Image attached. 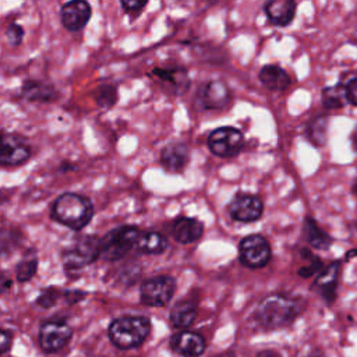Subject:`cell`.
I'll list each match as a JSON object with an SVG mask.
<instances>
[{"label": "cell", "instance_id": "obj_2", "mask_svg": "<svg viewBox=\"0 0 357 357\" xmlns=\"http://www.w3.org/2000/svg\"><path fill=\"white\" fill-rule=\"evenodd\" d=\"M93 218V205L89 198L77 192H64L52 206V219L71 229L82 230Z\"/></svg>", "mask_w": 357, "mask_h": 357}, {"label": "cell", "instance_id": "obj_18", "mask_svg": "<svg viewBox=\"0 0 357 357\" xmlns=\"http://www.w3.org/2000/svg\"><path fill=\"white\" fill-rule=\"evenodd\" d=\"M296 7L293 0H271L264 4V13L271 24L287 26L296 17Z\"/></svg>", "mask_w": 357, "mask_h": 357}, {"label": "cell", "instance_id": "obj_35", "mask_svg": "<svg viewBox=\"0 0 357 357\" xmlns=\"http://www.w3.org/2000/svg\"><path fill=\"white\" fill-rule=\"evenodd\" d=\"M11 346V335L0 328V353H6Z\"/></svg>", "mask_w": 357, "mask_h": 357}, {"label": "cell", "instance_id": "obj_34", "mask_svg": "<svg viewBox=\"0 0 357 357\" xmlns=\"http://www.w3.org/2000/svg\"><path fill=\"white\" fill-rule=\"evenodd\" d=\"M11 286H13V280L10 275L6 271L0 269V296L6 294L11 289Z\"/></svg>", "mask_w": 357, "mask_h": 357}, {"label": "cell", "instance_id": "obj_38", "mask_svg": "<svg viewBox=\"0 0 357 357\" xmlns=\"http://www.w3.org/2000/svg\"><path fill=\"white\" fill-rule=\"evenodd\" d=\"M351 141H353V146H354V149L357 151V127L354 128V131H353V134H351Z\"/></svg>", "mask_w": 357, "mask_h": 357}, {"label": "cell", "instance_id": "obj_30", "mask_svg": "<svg viewBox=\"0 0 357 357\" xmlns=\"http://www.w3.org/2000/svg\"><path fill=\"white\" fill-rule=\"evenodd\" d=\"M61 296V291L59 289H45L36 298V304L40 308H50L57 303V298Z\"/></svg>", "mask_w": 357, "mask_h": 357}, {"label": "cell", "instance_id": "obj_4", "mask_svg": "<svg viewBox=\"0 0 357 357\" xmlns=\"http://www.w3.org/2000/svg\"><path fill=\"white\" fill-rule=\"evenodd\" d=\"M139 229L135 226H117L109 230L98 241L99 258L113 262L126 257L135 245L139 236Z\"/></svg>", "mask_w": 357, "mask_h": 357}, {"label": "cell", "instance_id": "obj_9", "mask_svg": "<svg viewBox=\"0 0 357 357\" xmlns=\"http://www.w3.org/2000/svg\"><path fill=\"white\" fill-rule=\"evenodd\" d=\"M73 329L64 321L52 319L40 325L39 344L45 353H56L70 342Z\"/></svg>", "mask_w": 357, "mask_h": 357}, {"label": "cell", "instance_id": "obj_19", "mask_svg": "<svg viewBox=\"0 0 357 357\" xmlns=\"http://www.w3.org/2000/svg\"><path fill=\"white\" fill-rule=\"evenodd\" d=\"M153 74L170 89L173 95L184 93L190 86L188 71L184 67H170V68H155Z\"/></svg>", "mask_w": 357, "mask_h": 357}, {"label": "cell", "instance_id": "obj_36", "mask_svg": "<svg viewBox=\"0 0 357 357\" xmlns=\"http://www.w3.org/2000/svg\"><path fill=\"white\" fill-rule=\"evenodd\" d=\"M255 357H280V354L275 350H262V351H258Z\"/></svg>", "mask_w": 357, "mask_h": 357}, {"label": "cell", "instance_id": "obj_22", "mask_svg": "<svg viewBox=\"0 0 357 357\" xmlns=\"http://www.w3.org/2000/svg\"><path fill=\"white\" fill-rule=\"evenodd\" d=\"M303 234L305 241L312 248H317V250H328L333 243L332 237L325 230H322L318 222L311 216H307L304 219Z\"/></svg>", "mask_w": 357, "mask_h": 357}, {"label": "cell", "instance_id": "obj_5", "mask_svg": "<svg viewBox=\"0 0 357 357\" xmlns=\"http://www.w3.org/2000/svg\"><path fill=\"white\" fill-rule=\"evenodd\" d=\"M272 248L269 241L261 234H250L238 243V259L251 269H261L271 262Z\"/></svg>", "mask_w": 357, "mask_h": 357}, {"label": "cell", "instance_id": "obj_3", "mask_svg": "<svg viewBox=\"0 0 357 357\" xmlns=\"http://www.w3.org/2000/svg\"><path fill=\"white\" fill-rule=\"evenodd\" d=\"M151 332V321L142 315H123L109 325L110 342L121 350L141 346Z\"/></svg>", "mask_w": 357, "mask_h": 357}, {"label": "cell", "instance_id": "obj_7", "mask_svg": "<svg viewBox=\"0 0 357 357\" xmlns=\"http://www.w3.org/2000/svg\"><path fill=\"white\" fill-rule=\"evenodd\" d=\"M176 291V279L167 275H158L145 279L139 287L141 303L149 307L166 305Z\"/></svg>", "mask_w": 357, "mask_h": 357}, {"label": "cell", "instance_id": "obj_32", "mask_svg": "<svg viewBox=\"0 0 357 357\" xmlns=\"http://www.w3.org/2000/svg\"><path fill=\"white\" fill-rule=\"evenodd\" d=\"M148 3L146 1H121L120 3V6H121V8L124 10V13L126 14H128V15H131V17H137V15H139L141 14V11H142V8L146 6Z\"/></svg>", "mask_w": 357, "mask_h": 357}, {"label": "cell", "instance_id": "obj_17", "mask_svg": "<svg viewBox=\"0 0 357 357\" xmlns=\"http://www.w3.org/2000/svg\"><path fill=\"white\" fill-rule=\"evenodd\" d=\"M172 234L180 244L195 243L204 234V223L197 218H177L172 225Z\"/></svg>", "mask_w": 357, "mask_h": 357}, {"label": "cell", "instance_id": "obj_37", "mask_svg": "<svg viewBox=\"0 0 357 357\" xmlns=\"http://www.w3.org/2000/svg\"><path fill=\"white\" fill-rule=\"evenodd\" d=\"M304 357H325L324 353L321 350H312L310 353H307Z\"/></svg>", "mask_w": 357, "mask_h": 357}, {"label": "cell", "instance_id": "obj_11", "mask_svg": "<svg viewBox=\"0 0 357 357\" xmlns=\"http://www.w3.org/2000/svg\"><path fill=\"white\" fill-rule=\"evenodd\" d=\"M231 99L230 88L220 79H211L202 84L197 93V103L205 110H222Z\"/></svg>", "mask_w": 357, "mask_h": 357}, {"label": "cell", "instance_id": "obj_20", "mask_svg": "<svg viewBox=\"0 0 357 357\" xmlns=\"http://www.w3.org/2000/svg\"><path fill=\"white\" fill-rule=\"evenodd\" d=\"M258 78L266 89L276 92L287 89L291 84V78L287 74V71L278 64L264 66L258 73Z\"/></svg>", "mask_w": 357, "mask_h": 357}, {"label": "cell", "instance_id": "obj_16", "mask_svg": "<svg viewBox=\"0 0 357 357\" xmlns=\"http://www.w3.org/2000/svg\"><path fill=\"white\" fill-rule=\"evenodd\" d=\"M190 162V149L184 142L167 144L160 151V163L169 173H180Z\"/></svg>", "mask_w": 357, "mask_h": 357}, {"label": "cell", "instance_id": "obj_25", "mask_svg": "<svg viewBox=\"0 0 357 357\" xmlns=\"http://www.w3.org/2000/svg\"><path fill=\"white\" fill-rule=\"evenodd\" d=\"M328 124H329V120L325 114L317 116L308 121L305 128V135L314 146H324L326 144Z\"/></svg>", "mask_w": 357, "mask_h": 357}, {"label": "cell", "instance_id": "obj_24", "mask_svg": "<svg viewBox=\"0 0 357 357\" xmlns=\"http://www.w3.org/2000/svg\"><path fill=\"white\" fill-rule=\"evenodd\" d=\"M21 93L29 102H52L57 98L54 86L40 81H26L22 85Z\"/></svg>", "mask_w": 357, "mask_h": 357}, {"label": "cell", "instance_id": "obj_33", "mask_svg": "<svg viewBox=\"0 0 357 357\" xmlns=\"http://www.w3.org/2000/svg\"><path fill=\"white\" fill-rule=\"evenodd\" d=\"M346 96H347V103H351L353 106L357 107V78H351L346 85Z\"/></svg>", "mask_w": 357, "mask_h": 357}, {"label": "cell", "instance_id": "obj_15", "mask_svg": "<svg viewBox=\"0 0 357 357\" xmlns=\"http://www.w3.org/2000/svg\"><path fill=\"white\" fill-rule=\"evenodd\" d=\"M340 273V261H333L317 275L312 287L321 294V297L328 303H333L336 297V289Z\"/></svg>", "mask_w": 357, "mask_h": 357}, {"label": "cell", "instance_id": "obj_10", "mask_svg": "<svg viewBox=\"0 0 357 357\" xmlns=\"http://www.w3.org/2000/svg\"><path fill=\"white\" fill-rule=\"evenodd\" d=\"M229 216L240 223H251L261 219L264 202L254 194H237L227 205Z\"/></svg>", "mask_w": 357, "mask_h": 357}, {"label": "cell", "instance_id": "obj_21", "mask_svg": "<svg viewBox=\"0 0 357 357\" xmlns=\"http://www.w3.org/2000/svg\"><path fill=\"white\" fill-rule=\"evenodd\" d=\"M135 247L141 254L160 255L169 248V240L159 231L146 230L139 233Z\"/></svg>", "mask_w": 357, "mask_h": 357}, {"label": "cell", "instance_id": "obj_1", "mask_svg": "<svg viewBox=\"0 0 357 357\" xmlns=\"http://www.w3.org/2000/svg\"><path fill=\"white\" fill-rule=\"evenodd\" d=\"M303 305L297 298L283 294H271L261 300L255 310V319L265 329L289 326L301 312Z\"/></svg>", "mask_w": 357, "mask_h": 357}, {"label": "cell", "instance_id": "obj_8", "mask_svg": "<svg viewBox=\"0 0 357 357\" xmlns=\"http://www.w3.org/2000/svg\"><path fill=\"white\" fill-rule=\"evenodd\" d=\"M98 241H99V238L89 237V238L82 240L73 250H68L64 252L63 265H64V271L67 275H73V273L77 275L86 265L92 264L95 259L99 258Z\"/></svg>", "mask_w": 357, "mask_h": 357}, {"label": "cell", "instance_id": "obj_39", "mask_svg": "<svg viewBox=\"0 0 357 357\" xmlns=\"http://www.w3.org/2000/svg\"><path fill=\"white\" fill-rule=\"evenodd\" d=\"M354 191H356V194H357V181H356V184H354Z\"/></svg>", "mask_w": 357, "mask_h": 357}, {"label": "cell", "instance_id": "obj_40", "mask_svg": "<svg viewBox=\"0 0 357 357\" xmlns=\"http://www.w3.org/2000/svg\"><path fill=\"white\" fill-rule=\"evenodd\" d=\"M230 357H233V356H230Z\"/></svg>", "mask_w": 357, "mask_h": 357}, {"label": "cell", "instance_id": "obj_31", "mask_svg": "<svg viewBox=\"0 0 357 357\" xmlns=\"http://www.w3.org/2000/svg\"><path fill=\"white\" fill-rule=\"evenodd\" d=\"M6 36H7V40L10 45L18 46V45H21V42L24 39V29L18 24L13 22L8 25V28L6 31Z\"/></svg>", "mask_w": 357, "mask_h": 357}, {"label": "cell", "instance_id": "obj_23", "mask_svg": "<svg viewBox=\"0 0 357 357\" xmlns=\"http://www.w3.org/2000/svg\"><path fill=\"white\" fill-rule=\"evenodd\" d=\"M197 317V305L191 300H180L170 310V322L174 328L185 329L192 325Z\"/></svg>", "mask_w": 357, "mask_h": 357}, {"label": "cell", "instance_id": "obj_14", "mask_svg": "<svg viewBox=\"0 0 357 357\" xmlns=\"http://www.w3.org/2000/svg\"><path fill=\"white\" fill-rule=\"evenodd\" d=\"M170 347L183 357H199L206 347L204 336L191 331H181L172 336Z\"/></svg>", "mask_w": 357, "mask_h": 357}, {"label": "cell", "instance_id": "obj_27", "mask_svg": "<svg viewBox=\"0 0 357 357\" xmlns=\"http://www.w3.org/2000/svg\"><path fill=\"white\" fill-rule=\"evenodd\" d=\"M301 255H303V259H307V265H303L298 269L300 276L310 278L322 271V261L318 257H315L310 250H305V248L301 250Z\"/></svg>", "mask_w": 357, "mask_h": 357}, {"label": "cell", "instance_id": "obj_26", "mask_svg": "<svg viewBox=\"0 0 357 357\" xmlns=\"http://www.w3.org/2000/svg\"><path fill=\"white\" fill-rule=\"evenodd\" d=\"M347 105V96H346V88L343 84H336L332 86H326L322 91V106L326 110H335L340 109Z\"/></svg>", "mask_w": 357, "mask_h": 357}, {"label": "cell", "instance_id": "obj_6", "mask_svg": "<svg viewBox=\"0 0 357 357\" xmlns=\"http://www.w3.org/2000/svg\"><path fill=\"white\" fill-rule=\"evenodd\" d=\"M206 145L215 156L233 158L244 146V134L236 127H219L211 131Z\"/></svg>", "mask_w": 357, "mask_h": 357}, {"label": "cell", "instance_id": "obj_12", "mask_svg": "<svg viewBox=\"0 0 357 357\" xmlns=\"http://www.w3.org/2000/svg\"><path fill=\"white\" fill-rule=\"evenodd\" d=\"M29 158L31 148L22 138L0 131V166H20Z\"/></svg>", "mask_w": 357, "mask_h": 357}, {"label": "cell", "instance_id": "obj_13", "mask_svg": "<svg viewBox=\"0 0 357 357\" xmlns=\"http://www.w3.org/2000/svg\"><path fill=\"white\" fill-rule=\"evenodd\" d=\"M92 15V8L89 3L84 0L68 1L61 7L60 18L63 26L70 32L81 31L89 21Z\"/></svg>", "mask_w": 357, "mask_h": 357}, {"label": "cell", "instance_id": "obj_28", "mask_svg": "<svg viewBox=\"0 0 357 357\" xmlns=\"http://www.w3.org/2000/svg\"><path fill=\"white\" fill-rule=\"evenodd\" d=\"M38 271V259L31 257L28 259H22L18 262L15 269V278L18 282H28L31 280Z\"/></svg>", "mask_w": 357, "mask_h": 357}, {"label": "cell", "instance_id": "obj_29", "mask_svg": "<svg viewBox=\"0 0 357 357\" xmlns=\"http://www.w3.org/2000/svg\"><path fill=\"white\" fill-rule=\"evenodd\" d=\"M117 99V91L112 85H102L98 88V95H96V102L102 107H110L116 103Z\"/></svg>", "mask_w": 357, "mask_h": 357}]
</instances>
